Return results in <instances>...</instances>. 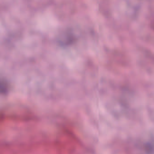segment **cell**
<instances>
[{"label": "cell", "instance_id": "cell-1", "mask_svg": "<svg viewBox=\"0 0 154 154\" xmlns=\"http://www.w3.org/2000/svg\"><path fill=\"white\" fill-rule=\"evenodd\" d=\"M7 85H6V84L5 83L4 81L2 82V81H1V92H3V93H6L7 90Z\"/></svg>", "mask_w": 154, "mask_h": 154}]
</instances>
